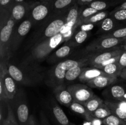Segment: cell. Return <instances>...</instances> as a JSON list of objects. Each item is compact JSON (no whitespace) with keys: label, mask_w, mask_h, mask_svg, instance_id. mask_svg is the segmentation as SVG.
I'll return each instance as SVG.
<instances>
[{"label":"cell","mask_w":126,"mask_h":125,"mask_svg":"<svg viewBox=\"0 0 126 125\" xmlns=\"http://www.w3.org/2000/svg\"><path fill=\"white\" fill-rule=\"evenodd\" d=\"M97 12H98V11H97L95 9L92 8L91 7H87L85 8L83 10H80V13H79V17L78 19V24H80L82 23V22L86 18H89L91 16L95 14Z\"/></svg>","instance_id":"cell-30"},{"label":"cell","mask_w":126,"mask_h":125,"mask_svg":"<svg viewBox=\"0 0 126 125\" xmlns=\"http://www.w3.org/2000/svg\"><path fill=\"white\" fill-rule=\"evenodd\" d=\"M72 125H73V124H72Z\"/></svg>","instance_id":"cell-50"},{"label":"cell","mask_w":126,"mask_h":125,"mask_svg":"<svg viewBox=\"0 0 126 125\" xmlns=\"http://www.w3.org/2000/svg\"><path fill=\"white\" fill-rule=\"evenodd\" d=\"M121 100H126V93H125V94L123 96V98H122Z\"/></svg>","instance_id":"cell-47"},{"label":"cell","mask_w":126,"mask_h":125,"mask_svg":"<svg viewBox=\"0 0 126 125\" xmlns=\"http://www.w3.org/2000/svg\"><path fill=\"white\" fill-rule=\"evenodd\" d=\"M66 72L67 71L62 66L61 62L57 64L52 74V80L53 84H54V87L63 85Z\"/></svg>","instance_id":"cell-17"},{"label":"cell","mask_w":126,"mask_h":125,"mask_svg":"<svg viewBox=\"0 0 126 125\" xmlns=\"http://www.w3.org/2000/svg\"><path fill=\"white\" fill-rule=\"evenodd\" d=\"M68 11H64L62 14H60L57 18L54 19L50 23H49L42 34L41 38V39L39 40V42L52 38L61 32L62 29L66 23V17Z\"/></svg>","instance_id":"cell-5"},{"label":"cell","mask_w":126,"mask_h":125,"mask_svg":"<svg viewBox=\"0 0 126 125\" xmlns=\"http://www.w3.org/2000/svg\"><path fill=\"white\" fill-rule=\"evenodd\" d=\"M124 50H126V44L124 45Z\"/></svg>","instance_id":"cell-49"},{"label":"cell","mask_w":126,"mask_h":125,"mask_svg":"<svg viewBox=\"0 0 126 125\" xmlns=\"http://www.w3.org/2000/svg\"><path fill=\"white\" fill-rule=\"evenodd\" d=\"M120 56H121V55H118V56H115V57L112 58L110 59V60H107V61H104V62H103L101 63L100 64H98V65H97V66H94V67H96V68H98V69H100L101 68L103 67H104V66H107V65L110 64L118 62V61H119V58H120Z\"/></svg>","instance_id":"cell-38"},{"label":"cell","mask_w":126,"mask_h":125,"mask_svg":"<svg viewBox=\"0 0 126 125\" xmlns=\"http://www.w3.org/2000/svg\"><path fill=\"white\" fill-rule=\"evenodd\" d=\"M54 93L57 101L62 105L70 107L73 102L71 94L68 90L67 88L63 85L55 87L54 89Z\"/></svg>","instance_id":"cell-10"},{"label":"cell","mask_w":126,"mask_h":125,"mask_svg":"<svg viewBox=\"0 0 126 125\" xmlns=\"http://www.w3.org/2000/svg\"><path fill=\"white\" fill-rule=\"evenodd\" d=\"M119 77H121L122 78H123V79L126 80V67L123 69Z\"/></svg>","instance_id":"cell-45"},{"label":"cell","mask_w":126,"mask_h":125,"mask_svg":"<svg viewBox=\"0 0 126 125\" xmlns=\"http://www.w3.org/2000/svg\"><path fill=\"white\" fill-rule=\"evenodd\" d=\"M102 124L103 125H126V121L111 114L102 120Z\"/></svg>","instance_id":"cell-29"},{"label":"cell","mask_w":126,"mask_h":125,"mask_svg":"<svg viewBox=\"0 0 126 125\" xmlns=\"http://www.w3.org/2000/svg\"><path fill=\"white\" fill-rule=\"evenodd\" d=\"M104 102L109 108L112 115L126 121V100H105Z\"/></svg>","instance_id":"cell-9"},{"label":"cell","mask_w":126,"mask_h":125,"mask_svg":"<svg viewBox=\"0 0 126 125\" xmlns=\"http://www.w3.org/2000/svg\"><path fill=\"white\" fill-rule=\"evenodd\" d=\"M118 63L120 65L121 68L124 69L126 67V50H124L123 53L121 55L120 58H119Z\"/></svg>","instance_id":"cell-39"},{"label":"cell","mask_w":126,"mask_h":125,"mask_svg":"<svg viewBox=\"0 0 126 125\" xmlns=\"http://www.w3.org/2000/svg\"><path fill=\"white\" fill-rule=\"evenodd\" d=\"M95 1V0H78L76 3L79 5V6H84V5H88L89 4L92 2V1Z\"/></svg>","instance_id":"cell-42"},{"label":"cell","mask_w":126,"mask_h":125,"mask_svg":"<svg viewBox=\"0 0 126 125\" xmlns=\"http://www.w3.org/2000/svg\"><path fill=\"white\" fill-rule=\"evenodd\" d=\"M125 38L118 39L114 38H102L94 40L86 48L87 51H105V50H112L119 49L120 47H117L118 45L123 42Z\"/></svg>","instance_id":"cell-2"},{"label":"cell","mask_w":126,"mask_h":125,"mask_svg":"<svg viewBox=\"0 0 126 125\" xmlns=\"http://www.w3.org/2000/svg\"><path fill=\"white\" fill-rule=\"evenodd\" d=\"M118 77L108 75L98 76L86 83V85L91 88H103L113 84L117 81Z\"/></svg>","instance_id":"cell-13"},{"label":"cell","mask_w":126,"mask_h":125,"mask_svg":"<svg viewBox=\"0 0 126 125\" xmlns=\"http://www.w3.org/2000/svg\"><path fill=\"white\" fill-rule=\"evenodd\" d=\"M110 115H111V112L105 102H103L95 111L92 113L94 118L98 119L100 120H104Z\"/></svg>","instance_id":"cell-25"},{"label":"cell","mask_w":126,"mask_h":125,"mask_svg":"<svg viewBox=\"0 0 126 125\" xmlns=\"http://www.w3.org/2000/svg\"><path fill=\"white\" fill-rule=\"evenodd\" d=\"M88 33L85 31L80 30L75 36V41L77 45H79L83 43L87 39Z\"/></svg>","instance_id":"cell-37"},{"label":"cell","mask_w":126,"mask_h":125,"mask_svg":"<svg viewBox=\"0 0 126 125\" xmlns=\"http://www.w3.org/2000/svg\"><path fill=\"white\" fill-rule=\"evenodd\" d=\"M7 71L10 75L16 82L18 83H27L28 78L25 77L23 71H21L18 67L13 64H9L7 66Z\"/></svg>","instance_id":"cell-19"},{"label":"cell","mask_w":126,"mask_h":125,"mask_svg":"<svg viewBox=\"0 0 126 125\" xmlns=\"http://www.w3.org/2000/svg\"><path fill=\"white\" fill-rule=\"evenodd\" d=\"M32 4L33 3L23 2L12 5L11 9V15L13 19L16 22L22 20L27 13H28Z\"/></svg>","instance_id":"cell-14"},{"label":"cell","mask_w":126,"mask_h":125,"mask_svg":"<svg viewBox=\"0 0 126 125\" xmlns=\"http://www.w3.org/2000/svg\"><path fill=\"white\" fill-rule=\"evenodd\" d=\"M12 0H0L1 21L6 19L11 14Z\"/></svg>","instance_id":"cell-28"},{"label":"cell","mask_w":126,"mask_h":125,"mask_svg":"<svg viewBox=\"0 0 126 125\" xmlns=\"http://www.w3.org/2000/svg\"><path fill=\"white\" fill-rule=\"evenodd\" d=\"M102 38H118V39L125 38H126V27L114 30V31H111L108 34L102 36Z\"/></svg>","instance_id":"cell-33"},{"label":"cell","mask_w":126,"mask_h":125,"mask_svg":"<svg viewBox=\"0 0 126 125\" xmlns=\"http://www.w3.org/2000/svg\"><path fill=\"white\" fill-rule=\"evenodd\" d=\"M108 13L107 11H100L97 12L95 14L91 16L89 18L85 19L82 22V24H94L97 23L100 21H103V20L107 18Z\"/></svg>","instance_id":"cell-27"},{"label":"cell","mask_w":126,"mask_h":125,"mask_svg":"<svg viewBox=\"0 0 126 125\" xmlns=\"http://www.w3.org/2000/svg\"><path fill=\"white\" fill-rule=\"evenodd\" d=\"M69 107L70 108V109L73 112L84 117V118L87 121L91 122L94 119L92 116V114L87 110L86 107L83 104H80V103L77 102L73 101L71 103V104L70 105Z\"/></svg>","instance_id":"cell-20"},{"label":"cell","mask_w":126,"mask_h":125,"mask_svg":"<svg viewBox=\"0 0 126 125\" xmlns=\"http://www.w3.org/2000/svg\"><path fill=\"white\" fill-rule=\"evenodd\" d=\"M68 90L73 98V101L84 105L94 95L93 91L87 85L75 84L68 86Z\"/></svg>","instance_id":"cell-4"},{"label":"cell","mask_w":126,"mask_h":125,"mask_svg":"<svg viewBox=\"0 0 126 125\" xmlns=\"http://www.w3.org/2000/svg\"><path fill=\"white\" fill-rule=\"evenodd\" d=\"M103 75L107 74L105 73L102 70L94 67H89V68H86L84 70V71L82 72L78 78L81 82L87 83L89 81L91 80L98 76Z\"/></svg>","instance_id":"cell-15"},{"label":"cell","mask_w":126,"mask_h":125,"mask_svg":"<svg viewBox=\"0 0 126 125\" xmlns=\"http://www.w3.org/2000/svg\"><path fill=\"white\" fill-rule=\"evenodd\" d=\"M126 9V1L125 2H123V4L120 5V6H118L114 11H118V10H120V9Z\"/></svg>","instance_id":"cell-44"},{"label":"cell","mask_w":126,"mask_h":125,"mask_svg":"<svg viewBox=\"0 0 126 125\" xmlns=\"http://www.w3.org/2000/svg\"><path fill=\"white\" fill-rule=\"evenodd\" d=\"M16 119L19 125H27L30 119L29 109L26 103L18 104L16 111Z\"/></svg>","instance_id":"cell-16"},{"label":"cell","mask_w":126,"mask_h":125,"mask_svg":"<svg viewBox=\"0 0 126 125\" xmlns=\"http://www.w3.org/2000/svg\"><path fill=\"white\" fill-rule=\"evenodd\" d=\"M16 21L10 14L6 19V24L1 25V29L0 33V48H1V58L2 60L6 55L8 47L10 46V42L13 34L14 27Z\"/></svg>","instance_id":"cell-3"},{"label":"cell","mask_w":126,"mask_h":125,"mask_svg":"<svg viewBox=\"0 0 126 125\" xmlns=\"http://www.w3.org/2000/svg\"><path fill=\"white\" fill-rule=\"evenodd\" d=\"M123 51H124V50L121 49L119 48V49H114V50L103 51L102 53L92 56L91 60H90V64L93 67H94L97 65L100 64L104 61H107V60H110L112 58L121 55Z\"/></svg>","instance_id":"cell-11"},{"label":"cell","mask_w":126,"mask_h":125,"mask_svg":"<svg viewBox=\"0 0 126 125\" xmlns=\"http://www.w3.org/2000/svg\"><path fill=\"white\" fill-rule=\"evenodd\" d=\"M111 16L113 19L118 22H126V9L114 11L111 13Z\"/></svg>","instance_id":"cell-36"},{"label":"cell","mask_w":126,"mask_h":125,"mask_svg":"<svg viewBox=\"0 0 126 125\" xmlns=\"http://www.w3.org/2000/svg\"><path fill=\"white\" fill-rule=\"evenodd\" d=\"M2 125H19L16 119V115L10 107L9 104L7 105V114L5 118Z\"/></svg>","instance_id":"cell-31"},{"label":"cell","mask_w":126,"mask_h":125,"mask_svg":"<svg viewBox=\"0 0 126 125\" xmlns=\"http://www.w3.org/2000/svg\"><path fill=\"white\" fill-rule=\"evenodd\" d=\"M52 113L59 125H72L63 110L59 105L56 104L53 105Z\"/></svg>","instance_id":"cell-21"},{"label":"cell","mask_w":126,"mask_h":125,"mask_svg":"<svg viewBox=\"0 0 126 125\" xmlns=\"http://www.w3.org/2000/svg\"><path fill=\"white\" fill-rule=\"evenodd\" d=\"M84 66H78V67L73 68L71 69H70L66 72V75H65V79L66 81L68 82H71L76 78H79L82 72H83L84 70L86 69Z\"/></svg>","instance_id":"cell-26"},{"label":"cell","mask_w":126,"mask_h":125,"mask_svg":"<svg viewBox=\"0 0 126 125\" xmlns=\"http://www.w3.org/2000/svg\"><path fill=\"white\" fill-rule=\"evenodd\" d=\"M52 0H41V1H51Z\"/></svg>","instance_id":"cell-48"},{"label":"cell","mask_w":126,"mask_h":125,"mask_svg":"<svg viewBox=\"0 0 126 125\" xmlns=\"http://www.w3.org/2000/svg\"><path fill=\"white\" fill-rule=\"evenodd\" d=\"M79 13L80 9H79V5L76 3L71 6L68 11L66 17V23L62 29L61 32L66 33L72 31L73 29L78 25V23Z\"/></svg>","instance_id":"cell-8"},{"label":"cell","mask_w":126,"mask_h":125,"mask_svg":"<svg viewBox=\"0 0 126 125\" xmlns=\"http://www.w3.org/2000/svg\"><path fill=\"white\" fill-rule=\"evenodd\" d=\"M115 25V20L111 17H107L101 23V30L103 32L111 31L114 29Z\"/></svg>","instance_id":"cell-32"},{"label":"cell","mask_w":126,"mask_h":125,"mask_svg":"<svg viewBox=\"0 0 126 125\" xmlns=\"http://www.w3.org/2000/svg\"><path fill=\"white\" fill-rule=\"evenodd\" d=\"M72 31L66 33L60 32L52 38L39 42L32 49L30 60L40 61L45 58L58 45L70 38Z\"/></svg>","instance_id":"cell-1"},{"label":"cell","mask_w":126,"mask_h":125,"mask_svg":"<svg viewBox=\"0 0 126 125\" xmlns=\"http://www.w3.org/2000/svg\"><path fill=\"white\" fill-rule=\"evenodd\" d=\"M103 102H104V100H102L101 98H100L99 97L96 96L95 94H94V96L91 99H90L84 105L86 107L87 110L92 114Z\"/></svg>","instance_id":"cell-24"},{"label":"cell","mask_w":126,"mask_h":125,"mask_svg":"<svg viewBox=\"0 0 126 125\" xmlns=\"http://www.w3.org/2000/svg\"><path fill=\"white\" fill-rule=\"evenodd\" d=\"M71 46L69 45H65L58 49L55 52V58H63L67 56L71 51Z\"/></svg>","instance_id":"cell-34"},{"label":"cell","mask_w":126,"mask_h":125,"mask_svg":"<svg viewBox=\"0 0 126 125\" xmlns=\"http://www.w3.org/2000/svg\"><path fill=\"white\" fill-rule=\"evenodd\" d=\"M78 0H52V10L57 12L68 11L71 6L77 2Z\"/></svg>","instance_id":"cell-18"},{"label":"cell","mask_w":126,"mask_h":125,"mask_svg":"<svg viewBox=\"0 0 126 125\" xmlns=\"http://www.w3.org/2000/svg\"><path fill=\"white\" fill-rule=\"evenodd\" d=\"M25 0H12V5L18 3H22V2H24Z\"/></svg>","instance_id":"cell-46"},{"label":"cell","mask_w":126,"mask_h":125,"mask_svg":"<svg viewBox=\"0 0 126 125\" xmlns=\"http://www.w3.org/2000/svg\"><path fill=\"white\" fill-rule=\"evenodd\" d=\"M105 92V94H108L109 98L113 100H121L126 93L124 87L120 85L112 86Z\"/></svg>","instance_id":"cell-22"},{"label":"cell","mask_w":126,"mask_h":125,"mask_svg":"<svg viewBox=\"0 0 126 125\" xmlns=\"http://www.w3.org/2000/svg\"><path fill=\"white\" fill-rule=\"evenodd\" d=\"M33 21L32 19H27L23 21L17 28L16 34H15L14 41L12 43L13 50H15L18 47V44L20 42V40L30 32L32 28Z\"/></svg>","instance_id":"cell-12"},{"label":"cell","mask_w":126,"mask_h":125,"mask_svg":"<svg viewBox=\"0 0 126 125\" xmlns=\"http://www.w3.org/2000/svg\"><path fill=\"white\" fill-rule=\"evenodd\" d=\"M52 9L50 1L33 2L28 14L33 22H40L46 18Z\"/></svg>","instance_id":"cell-6"},{"label":"cell","mask_w":126,"mask_h":125,"mask_svg":"<svg viewBox=\"0 0 126 125\" xmlns=\"http://www.w3.org/2000/svg\"><path fill=\"white\" fill-rule=\"evenodd\" d=\"M100 69L102 70L105 73H106L108 75L117 77L120 76L121 73L123 71V69L121 68L118 62H115V63L110 64L101 68Z\"/></svg>","instance_id":"cell-23"},{"label":"cell","mask_w":126,"mask_h":125,"mask_svg":"<svg viewBox=\"0 0 126 125\" xmlns=\"http://www.w3.org/2000/svg\"><path fill=\"white\" fill-rule=\"evenodd\" d=\"M15 82L16 81L9 74L8 71H7V67H6L5 64L3 66V64L1 62L0 82L3 84L6 96L9 99H13L16 94L17 87H16Z\"/></svg>","instance_id":"cell-7"},{"label":"cell","mask_w":126,"mask_h":125,"mask_svg":"<svg viewBox=\"0 0 126 125\" xmlns=\"http://www.w3.org/2000/svg\"><path fill=\"white\" fill-rule=\"evenodd\" d=\"M37 125L36 121L35 118H34V117L33 116V115L30 116L29 121H28V125Z\"/></svg>","instance_id":"cell-43"},{"label":"cell","mask_w":126,"mask_h":125,"mask_svg":"<svg viewBox=\"0 0 126 125\" xmlns=\"http://www.w3.org/2000/svg\"><path fill=\"white\" fill-rule=\"evenodd\" d=\"M94 24H83V25L81 26V30L87 32L88 31L91 30L94 28Z\"/></svg>","instance_id":"cell-41"},{"label":"cell","mask_w":126,"mask_h":125,"mask_svg":"<svg viewBox=\"0 0 126 125\" xmlns=\"http://www.w3.org/2000/svg\"><path fill=\"white\" fill-rule=\"evenodd\" d=\"M39 125H50L47 118L43 113H41V120Z\"/></svg>","instance_id":"cell-40"},{"label":"cell","mask_w":126,"mask_h":125,"mask_svg":"<svg viewBox=\"0 0 126 125\" xmlns=\"http://www.w3.org/2000/svg\"><path fill=\"white\" fill-rule=\"evenodd\" d=\"M89 7L95 9L98 12L103 11L109 6V3L103 1H94L88 4Z\"/></svg>","instance_id":"cell-35"}]
</instances>
